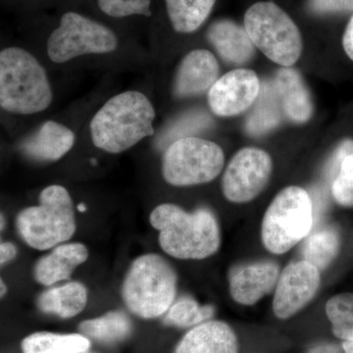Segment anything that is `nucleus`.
<instances>
[{
  "mask_svg": "<svg viewBox=\"0 0 353 353\" xmlns=\"http://www.w3.org/2000/svg\"><path fill=\"white\" fill-rule=\"evenodd\" d=\"M154 108L136 90L122 92L104 103L90 122L92 143L99 150L120 153L154 134Z\"/></svg>",
  "mask_w": 353,
  "mask_h": 353,
  "instance_id": "f257e3e1",
  "label": "nucleus"
},
{
  "mask_svg": "<svg viewBox=\"0 0 353 353\" xmlns=\"http://www.w3.org/2000/svg\"><path fill=\"white\" fill-rule=\"evenodd\" d=\"M150 224L159 232L162 250L176 259H203L219 248V226L208 209L188 213L174 204H161L150 214Z\"/></svg>",
  "mask_w": 353,
  "mask_h": 353,
  "instance_id": "f03ea898",
  "label": "nucleus"
},
{
  "mask_svg": "<svg viewBox=\"0 0 353 353\" xmlns=\"http://www.w3.org/2000/svg\"><path fill=\"white\" fill-rule=\"evenodd\" d=\"M52 90L46 70L29 51L9 46L0 52V105L14 114L46 110Z\"/></svg>",
  "mask_w": 353,
  "mask_h": 353,
  "instance_id": "7ed1b4c3",
  "label": "nucleus"
},
{
  "mask_svg": "<svg viewBox=\"0 0 353 353\" xmlns=\"http://www.w3.org/2000/svg\"><path fill=\"white\" fill-rule=\"evenodd\" d=\"M176 276L170 264L157 254L132 262L122 287L128 308L141 318L158 317L169 310L176 296Z\"/></svg>",
  "mask_w": 353,
  "mask_h": 353,
  "instance_id": "20e7f679",
  "label": "nucleus"
},
{
  "mask_svg": "<svg viewBox=\"0 0 353 353\" xmlns=\"http://www.w3.org/2000/svg\"><path fill=\"white\" fill-rule=\"evenodd\" d=\"M17 229L28 245L46 250L70 240L76 232L73 201L62 185H50L41 192L39 205L21 211Z\"/></svg>",
  "mask_w": 353,
  "mask_h": 353,
  "instance_id": "39448f33",
  "label": "nucleus"
},
{
  "mask_svg": "<svg viewBox=\"0 0 353 353\" xmlns=\"http://www.w3.org/2000/svg\"><path fill=\"white\" fill-rule=\"evenodd\" d=\"M254 46L271 61L292 66L303 52V38L292 18L273 2L253 4L245 14V26Z\"/></svg>",
  "mask_w": 353,
  "mask_h": 353,
  "instance_id": "423d86ee",
  "label": "nucleus"
},
{
  "mask_svg": "<svg viewBox=\"0 0 353 353\" xmlns=\"http://www.w3.org/2000/svg\"><path fill=\"white\" fill-rule=\"evenodd\" d=\"M313 205L305 190L288 187L271 202L262 222V241L275 254L289 252L310 233Z\"/></svg>",
  "mask_w": 353,
  "mask_h": 353,
  "instance_id": "0eeeda50",
  "label": "nucleus"
},
{
  "mask_svg": "<svg viewBox=\"0 0 353 353\" xmlns=\"http://www.w3.org/2000/svg\"><path fill=\"white\" fill-rule=\"evenodd\" d=\"M114 30L85 14L66 11L48 39V54L55 63H64L87 54H105L117 50Z\"/></svg>",
  "mask_w": 353,
  "mask_h": 353,
  "instance_id": "6e6552de",
  "label": "nucleus"
},
{
  "mask_svg": "<svg viewBox=\"0 0 353 353\" xmlns=\"http://www.w3.org/2000/svg\"><path fill=\"white\" fill-rule=\"evenodd\" d=\"M224 152L219 145L206 139L188 137L173 141L165 152L162 174L176 187L211 182L224 166Z\"/></svg>",
  "mask_w": 353,
  "mask_h": 353,
  "instance_id": "1a4fd4ad",
  "label": "nucleus"
},
{
  "mask_svg": "<svg viewBox=\"0 0 353 353\" xmlns=\"http://www.w3.org/2000/svg\"><path fill=\"white\" fill-rule=\"evenodd\" d=\"M272 169L268 153L259 148H243L228 165L223 176V194L234 203L252 201L266 187Z\"/></svg>",
  "mask_w": 353,
  "mask_h": 353,
  "instance_id": "9d476101",
  "label": "nucleus"
},
{
  "mask_svg": "<svg viewBox=\"0 0 353 353\" xmlns=\"http://www.w3.org/2000/svg\"><path fill=\"white\" fill-rule=\"evenodd\" d=\"M320 272L312 264L301 260L285 267L279 277L273 311L280 319H288L314 297L320 285Z\"/></svg>",
  "mask_w": 353,
  "mask_h": 353,
  "instance_id": "9b49d317",
  "label": "nucleus"
},
{
  "mask_svg": "<svg viewBox=\"0 0 353 353\" xmlns=\"http://www.w3.org/2000/svg\"><path fill=\"white\" fill-rule=\"evenodd\" d=\"M261 83L259 76L248 69H236L218 79L208 92L211 110L220 117L245 112L259 99Z\"/></svg>",
  "mask_w": 353,
  "mask_h": 353,
  "instance_id": "f8f14e48",
  "label": "nucleus"
},
{
  "mask_svg": "<svg viewBox=\"0 0 353 353\" xmlns=\"http://www.w3.org/2000/svg\"><path fill=\"white\" fill-rule=\"evenodd\" d=\"M219 63L210 51H190L176 70L174 94L179 99H185L209 92L219 79Z\"/></svg>",
  "mask_w": 353,
  "mask_h": 353,
  "instance_id": "ddd939ff",
  "label": "nucleus"
},
{
  "mask_svg": "<svg viewBox=\"0 0 353 353\" xmlns=\"http://www.w3.org/2000/svg\"><path fill=\"white\" fill-rule=\"evenodd\" d=\"M279 277V266L274 262L241 265L230 272V292L236 303L252 305L275 289Z\"/></svg>",
  "mask_w": 353,
  "mask_h": 353,
  "instance_id": "4468645a",
  "label": "nucleus"
},
{
  "mask_svg": "<svg viewBox=\"0 0 353 353\" xmlns=\"http://www.w3.org/2000/svg\"><path fill=\"white\" fill-rule=\"evenodd\" d=\"M206 36L218 54L228 63L245 64L254 55L255 46L245 28L234 21H215L209 26Z\"/></svg>",
  "mask_w": 353,
  "mask_h": 353,
  "instance_id": "2eb2a0df",
  "label": "nucleus"
},
{
  "mask_svg": "<svg viewBox=\"0 0 353 353\" xmlns=\"http://www.w3.org/2000/svg\"><path fill=\"white\" fill-rule=\"evenodd\" d=\"M75 139V134L68 127L55 121H46L23 141L21 150L38 161H57L71 150Z\"/></svg>",
  "mask_w": 353,
  "mask_h": 353,
  "instance_id": "dca6fc26",
  "label": "nucleus"
},
{
  "mask_svg": "<svg viewBox=\"0 0 353 353\" xmlns=\"http://www.w3.org/2000/svg\"><path fill=\"white\" fill-rule=\"evenodd\" d=\"M175 353H238V341L226 323L209 321L190 330Z\"/></svg>",
  "mask_w": 353,
  "mask_h": 353,
  "instance_id": "f3484780",
  "label": "nucleus"
},
{
  "mask_svg": "<svg viewBox=\"0 0 353 353\" xmlns=\"http://www.w3.org/2000/svg\"><path fill=\"white\" fill-rule=\"evenodd\" d=\"M274 83L283 111L289 119L296 123L310 119L313 112L312 101L307 87L296 69L284 67L279 70Z\"/></svg>",
  "mask_w": 353,
  "mask_h": 353,
  "instance_id": "a211bd4d",
  "label": "nucleus"
},
{
  "mask_svg": "<svg viewBox=\"0 0 353 353\" xmlns=\"http://www.w3.org/2000/svg\"><path fill=\"white\" fill-rule=\"evenodd\" d=\"M87 248L82 243H65L39 260L34 267V279L43 285L68 280L79 265L88 259Z\"/></svg>",
  "mask_w": 353,
  "mask_h": 353,
  "instance_id": "6ab92c4d",
  "label": "nucleus"
},
{
  "mask_svg": "<svg viewBox=\"0 0 353 353\" xmlns=\"http://www.w3.org/2000/svg\"><path fill=\"white\" fill-rule=\"evenodd\" d=\"M87 301L88 292L85 285L71 282L43 292L39 297L38 306L44 313L71 318L83 310Z\"/></svg>",
  "mask_w": 353,
  "mask_h": 353,
  "instance_id": "aec40b11",
  "label": "nucleus"
},
{
  "mask_svg": "<svg viewBox=\"0 0 353 353\" xmlns=\"http://www.w3.org/2000/svg\"><path fill=\"white\" fill-rule=\"evenodd\" d=\"M216 0H164L165 11L174 31L192 34L208 19Z\"/></svg>",
  "mask_w": 353,
  "mask_h": 353,
  "instance_id": "412c9836",
  "label": "nucleus"
},
{
  "mask_svg": "<svg viewBox=\"0 0 353 353\" xmlns=\"http://www.w3.org/2000/svg\"><path fill=\"white\" fill-rule=\"evenodd\" d=\"M281 108L282 104L275 83H264L254 108L246 120V131L252 136H259L277 127L282 119Z\"/></svg>",
  "mask_w": 353,
  "mask_h": 353,
  "instance_id": "4be33fe9",
  "label": "nucleus"
},
{
  "mask_svg": "<svg viewBox=\"0 0 353 353\" xmlns=\"http://www.w3.org/2000/svg\"><path fill=\"white\" fill-rule=\"evenodd\" d=\"M90 347V341L79 334L36 333L22 343L23 353H82Z\"/></svg>",
  "mask_w": 353,
  "mask_h": 353,
  "instance_id": "5701e85b",
  "label": "nucleus"
},
{
  "mask_svg": "<svg viewBox=\"0 0 353 353\" xmlns=\"http://www.w3.org/2000/svg\"><path fill=\"white\" fill-rule=\"evenodd\" d=\"M340 238L333 228H324L311 234L303 246V260L315 266L318 270L328 267L336 256Z\"/></svg>",
  "mask_w": 353,
  "mask_h": 353,
  "instance_id": "b1692460",
  "label": "nucleus"
},
{
  "mask_svg": "<svg viewBox=\"0 0 353 353\" xmlns=\"http://www.w3.org/2000/svg\"><path fill=\"white\" fill-rule=\"evenodd\" d=\"M80 330L95 340L112 343L129 336L131 322L124 313L112 311L97 319L83 322L80 325Z\"/></svg>",
  "mask_w": 353,
  "mask_h": 353,
  "instance_id": "393cba45",
  "label": "nucleus"
},
{
  "mask_svg": "<svg viewBox=\"0 0 353 353\" xmlns=\"http://www.w3.org/2000/svg\"><path fill=\"white\" fill-rule=\"evenodd\" d=\"M326 313L334 336L343 341H353V294L332 297L326 304Z\"/></svg>",
  "mask_w": 353,
  "mask_h": 353,
  "instance_id": "a878e982",
  "label": "nucleus"
},
{
  "mask_svg": "<svg viewBox=\"0 0 353 353\" xmlns=\"http://www.w3.org/2000/svg\"><path fill=\"white\" fill-rule=\"evenodd\" d=\"M213 313L212 306H201L194 299L182 297L172 304L165 317V323L176 327L194 326L212 317Z\"/></svg>",
  "mask_w": 353,
  "mask_h": 353,
  "instance_id": "bb28decb",
  "label": "nucleus"
},
{
  "mask_svg": "<svg viewBox=\"0 0 353 353\" xmlns=\"http://www.w3.org/2000/svg\"><path fill=\"white\" fill-rule=\"evenodd\" d=\"M95 3L103 15L112 19L152 16V0H95Z\"/></svg>",
  "mask_w": 353,
  "mask_h": 353,
  "instance_id": "cd10ccee",
  "label": "nucleus"
},
{
  "mask_svg": "<svg viewBox=\"0 0 353 353\" xmlns=\"http://www.w3.org/2000/svg\"><path fill=\"white\" fill-rule=\"evenodd\" d=\"M332 194L340 205L353 208V153L341 162L338 175L332 182Z\"/></svg>",
  "mask_w": 353,
  "mask_h": 353,
  "instance_id": "c85d7f7f",
  "label": "nucleus"
},
{
  "mask_svg": "<svg viewBox=\"0 0 353 353\" xmlns=\"http://www.w3.org/2000/svg\"><path fill=\"white\" fill-rule=\"evenodd\" d=\"M308 7L317 14L352 12L353 0H308Z\"/></svg>",
  "mask_w": 353,
  "mask_h": 353,
  "instance_id": "c756f323",
  "label": "nucleus"
},
{
  "mask_svg": "<svg viewBox=\"0 0 353 353\" xmlns=\"http://www.w3.org/2000/svg\"><path fill=\"white\" fill-rule=\"evenodd\" d=\"M350 153H353V141L352 139H345L334 150L333 155L330 158L328 163L326 165V170H325L327 178L331 179L332 182L338 175L341 162Z\"/></svg>",
  "mask_w": 353,
  "mask_h": 353,
  "instance_id": "7c9ffc66",
  "label": "nucleus"
},
{
  "mask_svg": "<svg viewBox=\"0 0 353 353\" xmlns=\"http://www.w3.org/2000/svg\"><path fill=\"white\" fill-rule=\"evenodd\" d=\"M210 119L204 114H194L192 116L185 118L179 123V125L174 126L171 130V138H175L176 134H187V132L196 131L208 126Z\"/></svg>",
  "mask_w": 353,
  "mask_h": 353,
  "instance_id": "2f4dec72",
  "label": "nucleus"
},
{
  "mask_svg": "<svg viewBox=\"0 0 353 353\" xmlns=\"http://www.w3.org/2000/svg\"><path fill=\"white\" fill-rule=\"evenodd\" d=\"M343 44L347 57L353 61V16L350 18L343 34Z\"/></svg>",
  "mask_w": 353,
  "mask_h": 353,
  "instance_id": "473e14b6",
  "label": "nucleus"
},
{
  "mask_svg": "<svg viewBox=\"0 0 353 353\" xmlns=\"http://www.w3.org/2000/svg\"><path fill=\"white\" fill-rule=\"evenodd\" d=\"M17 254L15 245L11 243H2L0 245V262L1 265L7 263L14 259Z\"/></svg>",
  "mask_w": 353,
  "mask_h": 353,
  "instance_id": "72a5a7b5",
  "label": "nucleus"
},
{
  "mask_svg": "<svg viewBox=\"0 0 353 353\" xmlns=\"http://www.w3.org/2000/svg\"><path fill=\"white\" fill-rule=\"evenodd\" d=\"M343 347H339L338 345H332V343H322V345H316L312 350H310L309 353H343Z\"/></svg>",
  "mask_w": 353,
  "mask_h": 353,
  "instance_id": "f704fd0d",
  "label": "nucleus"
},
{
  "mask_svg": "<svg viewBox=\"0 0 353 353\" xmlns=\"http://www.w3.org/2000/svg\"><path fill=\"white\" fill-rule=\"evenodd\" d=\"M343 352L345 353H353V341H345L343 343Z\"/></svg>",
  "mask_w": 353,
  "mask_h": 353,
  "instance_id": "c9c22d12",
  "label": "nucleus"
},
{
  "mask_svg": "<svg viewBox=\"0 0 353 353\" xmlns=\"http://www.w3.org/2000/svg\"><path fill=\"white\" fill-rule=\"evenodd\" d=\"M1 296H3L6 294V287L4 285L3 281H1Z\"/></svg>",
  "mask_w": 353,
  "mask_h": 353,
  "instance_id": "e433bc0d",
  "label": "nucleus"
},
{
  "mask_svg": "<svg viewBox=\"0 0 353 353\" xmlns=\"http://www.w3.org/2000/svg\"><path fill=\"white\" fill-rule=\"evenodd\" d=\"M78 209H79V210L81 211V212H85V209H87V208H85V206L83 205V204H79Z\"/></svg>",
  "mask_w": 353,
  "mask_h": 353,
  "instance_id": "4c0bfd02",
  "label": "nucleus"
},
{
  "mask_svg": "<svg viewBox=\"0 0 353 353\" xmlns=\"http://www.w3.org/2000/svg\"><path fill=\"white\" fill-rule=\"evenodd\" d=\"M82 353H85V352H82Z\"/></svg>",
  "mask_w": 353,
  "mask_h": 353,
  "instance_id": "58836bf2",
  "label": "nucleus"
}]
</instances>
